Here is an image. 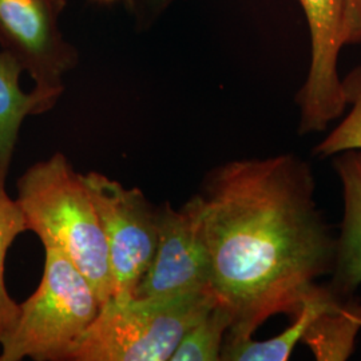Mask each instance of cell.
<instances>
[{
	"mask_svg": "<svg viewBox=\"0 0 361 361\" xmlns=\"http://www.w3.org/2000/svg\"><path fill=\"white\" fill-rule=\"evenodd\" d=\"M22 66L4 50L0 51V189L6 188L13 152L23 121L38 116L37 99L20 87Z\"/></svg>",
	"mask_w": 361,
	"mask_h": 361,
	"instance_id": "11",
	"label": "cell"
},
{
	"mask_svg": "<svg viewBox=\"0 0 361 361\" xmlns=\"http://www.w3.org/2000/svg\"><path fill=\"white\" fill-rule=\"evenodd\" d=\"M216 302L212 290L165 298H110L67 361H170L182 336Z\"/></svg>",
	"mask_w": 361,
	"mask_h": 361,
	"instance_id": "3",
	"label": "cell"
},
{
	"mask_svg": "<svg viewBox=\"0 0 361 361\" xmlns=\"http://www.w3.org/2000/svg\"><path fill=\"white\" fill-rule=\"evenodd\" d=\"M66 6L67 0H0V47L34 80L38 114L58 104L63 78L79 61L59 27Z\"/></svg>",
	"mask_w": 361,
	"mask_h": 361,
	"instance_id": "5",
	"label": "cell"
},
{
	"mask_svg": "<svg viewBox=\"0 0 361 361\" xmlns=\"http://www.w3.org/2000/svg\"><path fill=\"white\" fill-rule=\"evenodd\" d=\"M26 231V221L16 200L7 194L6 188L0 189V347L13 335L20 313V304L10 296L6 286V257L16 237Z\"/></svg>",
	"mask_w": 361,
	"mask_h": 361,
	"instance_id": "14",
	"label": "cell"
},
{
	"mask_svg": "<svg viewBox=\"0 0 361 361\" xmlns=\"http://www.w3.org/2000/svg\"><path fill=\"white\" fill-rule=\"evenodd\" d=\"M82 180L97 209L107 247L114 300L134 298L158 243V207L137 189H126L104 174L90 171Z\"/></svg>",
	"mask_w": 361,
	"mask_h": 361,
	"instance_id": "6",
	"label": "cell"
},
{
	"mask_svg": "<svg viewBox=\"0 0 361 361\" xmlns=\"http://www.w3.org/2000/svg\"><path fill=\"white\" fill-rule=\"evenodd\" d=\"M344 43L361 44V0H345Z\"/></svg>",
	"mask_w": 361,
	"mask_h": 361,
	"instance_id": "17",
	"label": "cell"
},
{
	"mask_svg": "<svg viewBox=\"0 0 361 361\" xmlns=\"http://www.w3.org/2000/svg\"><path fill=\"white\" fill-rule=\"evenodd\" d=\"M38 289L20 304L13 335L0 347V361L67 360L101 310V302L77 267L52 247H44Z\"/></svg>",
	"mask_w": 361,
	"mask_h": 361,
	"instance_id": "4",
	"label": "cell"
},
{
	"mask_svg": "<svg viewBox=\"0 0 361 361\" xmlns=\"http://www.w3.org/2000/svg\"><path fill=\"white\" fill-rule=\"evenodd\" d=\"M341 83L347 107H350L349 113L313 149L314 155L334 157L347 150L361 149V65L350 70Z\"/></svg>",
	"mask_w": 361,
	"mask_h": 361,
	"instance_id": "15",
	"label": "cell"
},
{
	"mask_svg": "<svg viewBox=\"0 0 361 361\" xmlns=\"http://www.w3.org/2000/svg\"><path fill=\"white\" fill-rule=\"evenodd\" d=\"M334 168L343 186L344 216L337 235L335 268L329 292L344 301L361 285V149L334 155Z\"/></svg>",
	"mask_w": 361,
	"mask_h": 361,
	"instance_id": "9",
	"label": "cell"
},
{
	"mask_svg": "<svg viewBox=\"0 0 361 361\" xmlns=\"http://www.w3.org/2000/svg\"><path fill=\"white\" fill-rule=\"evenodd\" d=\"M361 331V300L352 296L310 324L304 343L317 361H344L355 350Z\"/></svg>",
	"mask_w": 361,
	"mask_h": 361,
	"instance_id": "12",
	"label": "cell"
},
{
	"mask_svg": "<svg viewBox=\"0 0 361 361\" xmlns=\"http://www.w3.org/2000/svg\"><path fill=\"white\" fill-rule=\"evenodd\" d=\"M310 28V65L297 92L300 107L298 133H322L347 109L338 56L344 43L345 0H297Z\"/></svg>",
	"mask_w": 361,
	"mask_h": 361,
	"instance_id": "7",
	"label": "cell"
},
{
	"mask_svg": "<svg viewBox=\"0 0 361 361\" xmlns=\"http://www.w3.org/2000/svg\"><path fill=\"white\" fill-rule=\"evenodd\" d=\"M94 1L101 3V4H114V3H118V1H125V3H128L129 0H94Z\"/></svg>",
	"mask_w": 361,
	"mask_h": 361,
	"instance_id": "18",
	"label": "cell"
},
{
	"mask_svg": "<svg viewBox=\"0 0 361 361\" xmlns=\"http://www.w3.org/2000/svg\"><path fill=\"white\" fill-rule=\"evenodd\" d=\"M16 202L27 231L65 255L104 305L113 292L104 231L82 174L66 155L58 152L27 169L18 180Z\"/></svg>",
	"mask_w": 361,
	"mask_h": 361,
	"instance_id": "2",
	"label": "cell"
},
{
	"mask_svg": "<svg viewBox=\"0 0 361 361\" xmlns=\"http://www.w3.org/2000/svg\"><path fill=\"white\" fill-rule=\"evenodd\" d=\"M232 325L229 310L216 302L182 336L170 361H219Z\"/></svg>",
	"mask_w": 361,
	"mask_h": 361,
	"instance_id": "13",
	"label": "cell"
},
{
	"mask_svg": "<svg viewBox=\"0 0 361 361\" xmlns=\"http://www.w3.org/2000/svg\"><path fill=\"white\" fill-rule=\"evenodd\" d=\"M176 0H129L130 10L135 13L137 20L146 26L164 13Z\"/></svg>",
	"mask_w": 361,
	"mask_h": 361,
	"instance_id": "16",
	"label": "cell"
},
{
	"mask_svg": "<svg viewBox=\"0 0 361 361\" xmlns=\"http://www.w3.org/2000/svg\"><path fill=\"white\" fill-rule=\"evenodd\" d=\"M341 302L334 296L325 285H319L308 298L302 308L295 316V323L281 334L268 340L258 341L253 337L225 338L221 360L226 361H288L297 344L301 343L310 324L322 313L332 310Z\"/></svg>",
	"mask_w": 361,
	"mask_h": 361,
	"instance_id": "10",
	"label": "cell"
},
{
	"mask_svg": "<svg viewBox=\"0 0 361 361\" xmlns=\"http://www.w3.org/2000/svg\"><path fill=\"white\" fill-rule=\"evenodd\" d=\"M210 289V267L200 221L189 200L180 210L158 207L154 257L137 286V298L183 296Z\"/></svg>",
	"mask_w": 361,
	"mask_h": 361,
	"instance_id": "8",
	"label": "cell"
},
{
	"mask_svg": "<svg viewBox=\"0 0 361 361\" xmlns=\"http://www.w3.org/2000/svg\"><path fill=\"white\" fill-rule=\"evenodd\" d=\"M314 193L310 162L284 153L222 164L190 198L212 293L232 316L225 338L253 337L279 314L293 319L332 274L337 235Z\"/></svg>",
	"mask_w": 361,
	"mask_h": 361,
	"instance_id": "1",
	"label": "cell"
}]
</instances>
